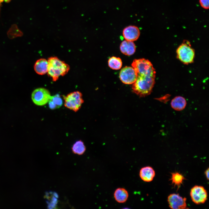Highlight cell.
<instances>
[{
  "label": "cell",
  "instance_id": "cell-1",
  "mask_svg": "<svg viewBox=\"0 0 209 209\" xmlns=\"http://www.w3.org/2000/svg\"><path fill=\"white\" fill-rule=\"evenodd\" d=\"M131 66L137 76L133 84L134 92L140 97H145L151 93L155 83L156 71L151 62L144 58L134 60Z\"/></svg>",
  "mask_w": 209,
  "mask_h": 209
},
{
  "label": "cell",
  "instance_id": "cell-2",
  "mask_svg": "<svg viewBox=\"0 0 209 209\" xmlns=\"http://www.w3.org/2000/svg\"><path fill=\"white\" fill-rule=\"evenodd\" d=\"M47 60L48 74L54 81L57 80L60 76L65 75L70 69L69 65L57 57H51Z\"/></svg>",
  "mask_w": 209,
  "mask_h": 209
},
{
  "label": "cell",
  "instance_id": "cell-3",
  "mask_svg": "<svg viewBox=\"0 0 209 209\" xmlns=\"http://www.w3.org/2000/svg\"><path fill=\"white\" fill-rule=\"evenodd\" d=\"M176 54L179 59L185 64H188L193 62L194 51L188 41H185L178 47Z\"/></svg>",
  "mask_w": 209,
  "mask_h": 209
},
{
  "label": "cell",
  "instance_id": "cell-4",
  "mask_svg": "<svg viewBox=\"0 0 209 209\" xmlns=\"http://www.w3.org/2000/svg\"><path fill=\"white\" fill-rule=\"evenodd\" d=\"M64 106L75 112L77 111L81 107L84 101L82 93L79 91L71 93L66 96H63Z\"/></svg>",
  "mask_w": 209,
  "mask_h": 209
},
{
  "label": "cell",
  "instance_id": "cell-5",
  "mask_svg": "<svg viewBox=\"0 0 209 209\" xmlns=\"http://www.w3.org/2000/svg\"><path fill=\"white\" fill-rule=\"evenodd\" d=\"M51 96L49 91L43 88H39L34 90L31 94L33 102L38 106H43L48 102Z\"/></svg>",
  "mask_w": 209,
  "mask_h": 209
},
{
  "label": "cell",
  "instance_id": "cell-6",
  "mask_svg": "<svg viewBox=\"0 0 209 209\" xmlns=\"http://www.w3.org/2000/svg\"><path fill=\"white\" fill-rule=\"evenodd\" d=\"M190 196L192 201L197 204L204 203L206 201L208 194L203 187L195 185L190 190Z\"/></svg>",
  "mask_w": 209,
  "mask_h": 209
},
{
  "label": "cell",
  "instance_id": "cell-7",
  "mask_svg": "<svg viewBox=\"0 0 209 209\" xmlns=\"http://www.w3.org/2000/svg\"><path fill=\"white\" fill-rule=\"evenodd\" d=\"M137 75L133 67L126 66L123 68L119 73L121 81L125 84H131L136 80Z\"/></svg>",
  "mask_w": 209,
  "mask_h": 209
},
{
  "label": "cell",
  "instance_id": "cell-8",
  "mask_svg": "<svg viewBox=\"0 0 209 209\" xmlns=\"http://www.w3.org/2000/svg\"><path fill=\"white\" fill-rule=\"evenodd\" d=\"M186 198L179 194L173 193L168 197L167 201L169 207L172 209H184L187 207Z\"/></svg>",
  "mask_w": 209,
  "mask_h": 209
},
{
  "label": "cell",
  "instance_id": "cell-9",
  "mask_svg": "<svg viewBox=\"0 0 209 209\" xmlns=\"http://www.w3.org/2000/svg\"><path fill=\"white\" fill-rule=\"evenodd\" d=\"M122 35L124 38L129 41L133 42L139 38L140 32L139 28L134 25H129L123 30Z\"/></svg>",
  "mask_w": 209,
  "mask_h": 209
},
{
  "label": "cell",
  "instance_id": "cell-10",
  "mask_svg": "<svg viewBox=\"0 0 209 209\" xmlns=\"http://www.w3.org/2000/svg\"><path fill=\"white\" fill-rule=\"evenodd\" d=\"M155 174V172L154 169L149 166L142 168L139 172V176L141 179L146 182L152 181Z\"/></svg>",
  "mask_w": 209,
  "mask_h": 209
},
{
  "label": "cell",
  "instance_id": "cell-11",
  "mask_svg": "<svg viewBox=\"0 0 209 209\" xmlns=\"http://www.w3.org/2000/svg\"><path fill=\"white\" fill-rule=\"evenodd\" d=\"M136 49L135 45L132 41L125 40L121 42L120 45L121 52L127 56L133 54L135 52Z\"/></svg>",
  "mask_w": 209,
  "mask_h": 209
},
{
  "label": "cell",
  "instance_id": "cell-12",
  "mask_svg": "<svg viewBox=\"0 0 209 209\" xmlns=\"http://www.w3.org/2000/svg\"><path fill=\"white\" fill-rule=\"evenodd\" d=\"M48 60L44 58L37 60L34 65V69L38 74L43 75L47 73L48 69Z\"/></svg>",
  "mask_w": 209,
  "mask_h": 209
},
{
  "label": "cell",
  "instance_id": "cell-13",
  "mask_svg": "<svg viewBox=\"0 0 209 209\" xmlns=\"http://www.w3.org/2000/svg\"><path fill=\"white\" fill-rule=\"evenodd\" d=\"M186 103V100L184 97L181 96H177L172 100L171 105L175 110L180 111L185 108Z\"/></svg>",
  "mask_w": 209,
  "mask_h": 209
},
{
  "label": "cell",
  "instance_id": "cell-14",
  "mask_svg": "<svg viewBox=\"0 0 209 209\" xmlns=\"http://www.w3.org/2000/svg\"><path fill=\"white\" fill-rule=\"evenodd\" d=\"M129 194L125 188H119L114 192V197L117 202L122 203L125 202L128 198Z\"/></svg>",
  "mask_w": 209,
  "mask_h": 209
},
{
  "label": "cell",
  "instance_id": "cell-15",
  "mask_svg": "<svg viewBox=\"0 0 209 209\" xmlns=\"http://www.w3.org/2000/svg\"><path fill=\"white\" fill-rule=\"evenodd\" d=\"M49 108L51 109H55L60 107L63 104V100L59 94L51 96L49 102Z\"/></svg>",
  "mask_w": 209,
  "mask_h": 209
},
{
  "label": "cell",
  "instance_id": "cell-16",
  "mask_svg": "<svg viewBox=\"0 0 209 209\" xmlns=\"http://www.w3.org/2000/svg\"><path fill=\"white\" fill-rule=\"evenodd\" d=\"M86 149V148L83 142L81 140L76 141L72 147L73 152L79 155L83 154Z\"/></svg>",
  "mask_w": 209,
  "mask_h": 209
},
{
  "label": "cell",
  "instance_id": "cell-17",
  "mask_svg": "<svg viewBox=\"0 0 209 209\" xmlns=\"http://www.w3.org/2000/svg\"><path fill=\"white\" fill-rule=\"evenodd\" d=\"M108 64L109 67L112 69L118 70L122 67V62L120 58L113 56L109 59Z\"/></svg>",
  "mask_w": 209,
  "mask_h": 209
},
{
  "label": "cell",
  "instance_id": "cell-18",
  "mask_svg": "<svg viewBox=\"0 0 209 209\" xmlns=\"http://www.w3.org/2000/svg\"><path fill=\"white\" fill-rule=\"evenodd\" d=\"M171 174V177L170 180L172 181V183L174 184V186H177L178 187V189L185 179L182 174L178 172L172 173Z\"/></svg>",
  "mask_w": 209,
  "mask_h": 209
},
{
  "label": "cell",
  "instance_id": "cell-19",
  "mask_svg": "<svg viewBox=\"0 0 209 209\" xmlns=\"http://www.w3.org/2000/svg\"><path fill=\"white\" fill-rule=\"evenodd\" d=\"M46 199H48L49 201H47L49 208H55L57 203L58 195L55 192H52L51 198H50L48 193H46L45 195Z\"/></svg>",
  "mask_w": 209,
  "mask_h": 209
},
{
  "label": "cell",
  "instance_id": "cell-20",
  "mask_svg": "<svg viewBox=\"0 0 209 209\" xmlns=\"http://www.w3.org/2000/svg\"><path fill=\"white\" fill-rule=\"evenodd\" d=\"M201 6L203 8L208 9L209 8V0H199Z\"/></svg>",
  "mask_w": 209,
  "mask_h": 209
},
{
  "label": "cell",
  "instance_id": "cell-21",
  "mask_svg": "<svg viewBox=\"0 0 209 209\" xmlns=\"http://www.w3.org/2000/svg\"><path fill=\"white\" fill-rule=\"evenodd\" d=\"M209 168H208L205 172V174L207 180H209Z\"/></svg>",
  "mask_w": 209,
  "mask_h": 209
},
{
  "label": "cell",
  "instance_id": "cell-22",
  "mask_svg": "<svg viewBox=\"0 0 209 209\" xmlns=\"http://www.w3.org/2000/svg\"><path fill=\"white\" fill-rule=\"evenodd\" d=\"M11 0H4V1L6 2H9Z\"/></svg>",
  "mask_w": 209,
  "mask_h": 209
}]
</instances>
